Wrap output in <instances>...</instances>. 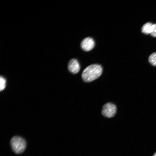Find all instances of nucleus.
Instances as JSON below:
<instances>
[{
    "mask_svg": "<svg viewBox=\"0 0 156 156\" xmlns=\"http://www.w3.org/2000/svg\"><path fill=\"white\" fill-rule=\"evenodd\" d=\"M102 70L101 65L96 64H91L84 70L81 75L82 78L85 82H91L99 77L102 74Z\"/></svg>",
    "mask_w": 156,
    "mask_h": 156,
    "instance_id": "f257e3e1",
    "label": "nucleus"
},
{
    "mask_svg": "<svg viewBox=\"0 0 156 156\" xmlns=\"http://www.w3.org/2000/svg\"><path fill=\"white\" fill-rule=\"evenodd\" d=\"M10 144L13 151L16 154H19L25 151L26 143L23 138L16 136L12 138L10 141Z\"/></svg>",
    "mask_w": 156,
    "mask_h": 156,
    "instance_id": "f03ea898",
    "label": "nucleus"
},
{
    "mask_svg": "<svg viewBox=\"0 0 156 156\" xmlns=\"http://www.w3.org/2000/svg\"><path fill=\"white\" fill-rule=\"evenodd\" d=\"M116 111L115 105L111 103H108L104 105L102 110V114L105 117L110 118L114 116Z\"/></svg>",
    "mask_w": 156,
    "mask_h": 156,
    "instance_id": "7ed1b4c3",
    "label": "nucleus"
},
{
    "mask_svg": "<svg viewBox=\"0 0 156 156\" xmlns=\"http://www.w3.org/2000/svg\"><path fill=\"white\" fill-rule=\"evenodd\" d=\"M95 46V42L92 38L88 37L84 39L81 43V48L86 51L91 50Z\"/></svg>",
    "mask_w": 156,
    "mask_h": 156,
    "instance_id": "20e7f679",
    "label": "nucleus"
},
{
    "mask_svg": "<svg viewBox=\"0 0 156 156\" xmlns=\"http://www.w3.org/2000/svg\"><path fill=\"white\" fill-rule=\"evenodd\" d=\"M68 68L70 72L75 74L77 73L80 69V64L77 60L73 59L69 62Z\"/></svg>",
    "mask_w": 156,
    "mask_h": 156,
    "instance_id": "39448f33",
    "label": "nucleus"
},
{
    "mask_svg": "<svg viewBox=\"0 0 156 156\" xmlns=\"http://www.w3.org/2000/svg\"><path fill=\"white\" fill-rule=\"evenodd\" d=\"M153 25L150 22H148L145 24L142 28V32L146 34H150Z\"/></svg>",
    "mask_w": 156,
    "mask_h": 156,
    "instance_id": "423d86ee",
    "label": "nucleus"
},
{
    "mask_svg": "<svg viewBox=\"0 0 156 156\" xmlns=\"http://www.w3.org/2000/svg\"><path fill=\"white\" fill-rule=\"evenodd\" d=\"M148 61L152 65L156 66V53H153L150 55Z\"/></svg>",
    "mask_w": 156,
    "mask_h": 156,
    "instance_id": "0eeeda50",
    "label": "nucleus"
},
{
    "mask_svg": "<svg viewBox=\"0 0 156 156\" xmlns=\"http://www.w3.org/2000/svg\"><path fill=\"white\" fill-rule=\"evenodd\" d=\"M5 79L3 76H1L0 78V90H3L6 86V81Z\"/></svg>",
    "mask_w": 156,
    "mask_h": 156,
    "instance_id": "6e6552de",
    "label": "nucleus"
},
{
    "mask_svg": "<svg viewBox=\"0 0 156 156\" xmlns=\"http://www.w3.org/2000/svg\"><path fill=\"white\" fill-rule=\"evenodd\" d=\"M150 34L153 37H156V23L153 24Z\"/></svg>",
    "mask_w": 156,
    "mask_h": 156,
    "instance_id": "1a4fd4ad",
    "label": "nucleus"
},
{
    "mask_svg": "<svg viewBox=\"0 0 156 156\" xmlns=\"http://www.w3.org/2000/svg\"><path fill=\"white\" fill-rule=\"evenodd\" d=\"M153 156H156V152L154 153Z\"/></svg>",
    "mask_w": 156,
    "mask_h": 156,
    "instance_id": "9d476101",
    "label": "nucleus"
}]
</instances>
